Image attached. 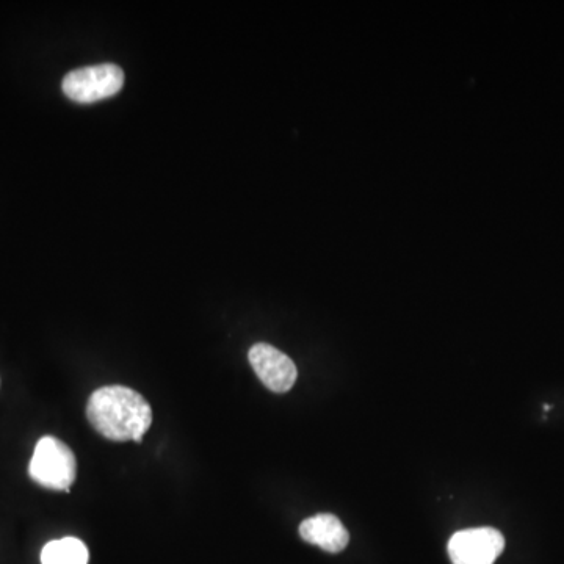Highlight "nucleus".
Instances as JSON below:
<instances>
[{
  "instance_id": "2",
  "label": "nucleus",
  "mask_w": 564,
  "mask_h": 564,
  "mask_svg": "<svg viewBox=\"0 0 564 564\" xmlns=\"http://www.w3.org/2000/svg\"><path fill=\"white\" fill-rule=\"evenodd\" d=\"M29 475L43 488L69 492L77 477L76 456L65 442L44 436L33 452Z\"/></svg>"
},
{
  "instance_id": "5",
  "label": "nucleus",
  "mask_w": 564,
  "mask_h": 564,
  "mask_svg": "<svg viewBox=\"0 0 564 564\" xmlns=\"http://www.w3.org/2000/svg\"><path fill=\"white\" fill-rule=\"evenodd\" d=\"M248 359L262 384L276 394L290 391L297 381L298 372L295 362L272 345H253L248 353Z\"/></svg>"
},
{
  "instance_id": "7",
  "label": "nucleus",
  "mask_w": 564,
  "mask_h": 564,
  "mask_svg": "<svg viewBox=\"0 0 564 564\" xmlns=\"http://www.w3.org/2000/svg\"><path fill=\"white\" fill-rule=\"evenodd\" d=\"M90 552L80 539H55L41 550V564H88Z\"/></svg>"
},
{
  "instance_id": "6",
  "label": "nucleus",
  "mask_w": 564,
  "mask_h": 564,
  "mask_svg": "<svg viewBox=\"0 0 564 564\" xmlns=\"http://www.w3.org/2000/svg\"><path fill=\"white\" fill-rule=\"evenodd\" d=\"M300 536L329 554H339L350 543L347 528L334 514L320 513L301 522Z\"/></svg>"
},
{
  "instance_id": "4",
  "label": "nucleus",
  "mask_w": 564,
  "mask_h": 564,
  "mask_svg": "<svg viewBox=\"0 0 564 564\" xmlns=\"http://www.w3.org/2000/svg\"><path fill=\"white\" fill-rule=\"evenodd\" d=\"M505 549V538L492 527L467 528L450 538L449 557L453 564H494Z\"/></svg>"
},
{
  "instance_id": "3",
  "label": "nucleus",
  "mask_w": 564,
  "mask_h": 564,
  "mask_svg": "<svg viewBox=\"0 0 564 564\" xmlns=\"http://www.w3.org/2000/svg\"><path fill=\"white\" fill-rule=\"evenodd\" d=\"M123 85V69L112 63H104L71 71L63 79L62 88L69 99L80 104H91L112 98Z\"/></svg>"
},
{
  "instance_id": "1",
  "label": "nucleus",
  "mask_w": 564,
  "mask_h": 564,
  "mask_svg": "<svg viewBox=\"0 0 564 564\" xmlns=\"http://www.w3.org/2000/svg\"><path fill=\"white\" fill-rule=\"evenodd\" d=\"M87 417L94 430L115 442H141L152 423L146 398L126 386H104L91 394Z\"/></svg>"
}]
</instances>
